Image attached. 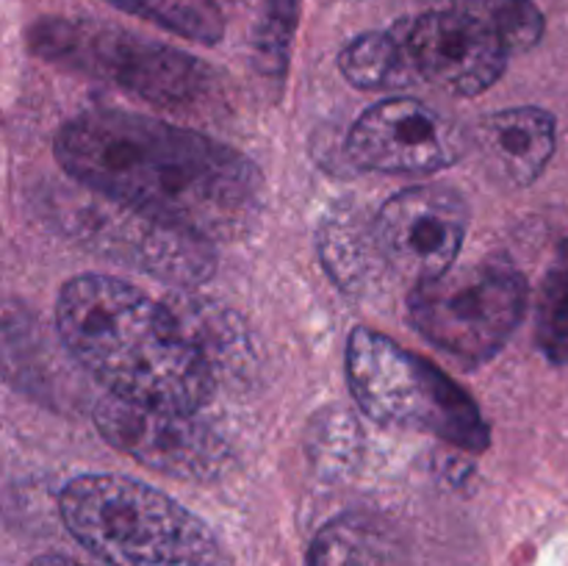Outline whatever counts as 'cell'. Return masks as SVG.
Instances as JSON below:
<instances>
[{
  "label": "cell",
  "instance_id": "19",
  "mask_svg": "<svg viewBox=\"0 0 568 566\" xmlns=\"http://www.w3.org/2000/svg\"><path fill=\"white\" fill-rule=\"evenodd\" d=\"M303 0H264L253 37L255 67L266 78H283L292 55V39L297 31Z\"/></svg>",
  "mask_w": 568,
  "mask_h": 566
},
{
  "label": "cell",
  "instance_id": "10",
  "mask_svg": "<svg viewBox=\"0 0 568 566\" xmlns=\"http://www.w3.org/2000/svg\"><path fill=\"white\" fill-rule=\"evenodd\" d=\"M419 81L458 98L491 89L505 72L510 53L477 17L464 9L425 11L394 22Z\"/></svg>",
  "mask_w": 568,
  "mask_h": 566
},
{
  "label": "cell",
  "instance_id": "18",
  "mask_svg": "<svg viewBox=\"0 0 568 566\" xmlns=\"http://www.w3.org/2000/svg\"><path fill=\"white\" fill-rule=\"evenodd\" d=\"M455 6L477 17L510 55L536 48L547 28L541 9L532 0H458Z\"/></svg>",
  "mask_w": 568,
  "mask_h": 566
},
{
  "label": "cell",
  "instance_id": "20",
  "mask_svg": "<svg viewBox=\"0 0 568 566\" xmlns=\"http://www.w3.org/2000/svg\"><path fill=\"white\" fill-rule=\"evenodd\" d=\"M28 566H83V564H78V560L72 558H64V555H42V558L31 560Z\"/></svg>",
  "mask_w": 568,
  "mask_h": 566
},
{
  "label": "cell",
  "instance_id": "2",
  "mask_svg": "<svg viewBox=\"0 0 568 566\" xmlns=\"http://www.w3.org/2000/svg\"><path fill=\"white\" fill-rule=\"evenodd\" d=\"M72 358L109 394L197 414L214 394V364L175 311L109 275H78L55 303Z\"/></svg>",
  "mask_w": 568,
  "mask_h": 566
},
{
  "label": "cell",
  "instance_id": "12",
  "mask_svg": "<svg viewBox=\"0 0 568 566\" xmlns=\"http://www.w3.org/2000/svg\"><path fill=\"white\" fill-rule=\"evenodd\" d=\"M555 117L538 105L494 111L477 125V150L494 175L508 186H530L555 155Z\"/></svg>",
  "mask_w": 568,
  "mask_h": 566
},
{
  "label": "cell",
  "instance_id": "6",
  "mask_svg": "<svg viewBox=\"0 0 568 566\" xmlns=\"http://www.w3.org/2000/svg\"><path fill=\"white\" fill-rule=\"evenodd\" d=\"M527 311V281L503 261L416 283L408 316L416 331L464 364H483L508 344Z\"/></svg>",
  "mask_w": 568,
  "mask_h": 566
},
{
  "label": "cell",
  "instance_id": "11",
  "mask_svg": "<svg viewBox=\"0 0 568 566\" xmlns=\"http://www.w3.org/2000/svg\"><path fill=\"white\" fill-rule=\"evenodd\" d=\"M347 153L361 170L419 175L458 161L460 137L442 111L422 100L388 98L358 117Z\"/></svg>",
  "mask_w": 568,
  "mask_h": 566
},
{
  "label": "cell",
  "instance_id": "4",
  "mask_svg": "<svg viewBox=\"0 0 568 566\" xmlns=\"http://www.w3.org/2000/svg\"><path fill=\"white\" fill-rule=\"evenodd\" d=\"M347 377L361 411L381 425L430 433L464 453H483L491 444L475 400L436 364L383 333H349Z\"/></svg>",
  "mask_w": 568,
  "mask_h": 566
},
{
  "label": "cell",
  "instance_id": "5",
  "mask_svg": "<svg viewBox=\"0 0 568 566\" xmlns=\"http://www.w3.org/2000/svg\"><path fill=\"white\" fill-rule=\"evenodd\" d=\"M28 44L50 64L109 81L166 109L200 105L216 89L214 70L200 59L116 26L87 20H39L28 31Z\"/></svg>",
  "mask_w": 568,
  "mask_h": 566
},
{
  "label": "cell",
  "instance_id": "9",
  "mask_svg": "<svg viewBox=\"0 0 568 566\" xmlns=\"http://www.w3.org/2000/svg\"><path fill=\"white\" fill-rule=\"evenodd\" d=\"M466 228L469 211L464 198L438 183L394 194L375 216L383 261L414 283H427L453 270Z\"/></svg>",
  "mask_w": 568,
  "mask_h": 566
},
{
  "label": "cell",
  "instance_id": "17",
  "mask_svg": "<svg viewBox=\"0 0 568 566\" xmlns=\"http://www.w3.org/2000/svg\"><path fill=\"white\" fill-rule=\"evenodd\" d=\"M536 338L552 364L568 366V233L538 294Z\"/></svg>",
  "mask_w": 568,
  "mask_h": 566
},
{
  "label": "cell",
  "instance_id": "16",
  "mask_svg": "<svg viewBox=\"0 0 568 566\" xmlns=\"http://www.w3.org/2000/svg\"><path fill=\"white\" fill-rule=\"evenodd\" d=\"M109 3L192 42L214 44L225 33V17L216 0H109Z\"/></svg>",
  "mask_w": 568,
  "mask_h": 566
},
{
  "label": "cell",
  "instance_id": "14",
  "mask_svg": "<svg viewBox=\"0 0 568 566\" xmlns=\"http://www.w3.org/2000/svg\"><path fill=\"white\" fill-rule=\"evenodd\" d=\"M338 67L353 87L369 89V92L405 89L419 83L403 37L394 26L386 31H369L353 39L338 55Z\"/></svg>",
  "mask_w": 568,
  "mask_h": 566
},
{
  "label": "cell",
  "instance_id": "8",
  "mask_svg": "<svg viewBox=\"0 0 568 566\" xmlns=\"http://www.w3.org/2000/svg\"><path fill=\"white\" fill-rule=\"evenodd\" d=\"M92 420L111 447L161 475L209 483L233 464L225 438L189 411L153 408L109 394L94 405Z\"/></svg>",
  "mask_w": 568,
  "mask_h": 566
},
{
  "label": "cell",
  "instance_id": "1",
  "mask_svg": "<svg viewBox=\"0 0 568 566\" xmlns=\"http://www.w3.org/2000/svg\"><path fill=\"white\" fill-rule=\"evenodd\" d=\"M55 159L81 186L205 242L247 236L264 211V181L247 155L153 117H75L55 137Z\"/></svg>",
  "mask_w": 568,
  "mask_h": 566
},
{
  "label": "cell",
  "instance_id": "15",
  "mask_svg": "<svg viewBox=\"0 0 568 566\" xmlns=\"http://www.w3.org/2000/svg\"><path fill=\"white\" fill-rule=\"evenodd\" d=\"M397 544L369 516L347 514L316 533L308 566H394Z\"/></svg>",
  "mask_w": 568,
  "mask_h": 566
},
{
  "label": "cell",
  "instance_id": "3",
  "mask_svg": "<svg viewBox=\"0 0 568 566\" xmlns=\"http://www.w3.org/2000/svg\"><path fill=\"white\" fill-rule=\"evenodd\" d=\"M78 544L109 566H220V544L200 516L125 475H81L59 497Z\"/></svg>",
  "mask_w": 568,
  "mask_h": 566
},
{
  "label": "cell",
  "instance_id": "7",
  "mask_svg": "<svg viewBox=\"0 0 568 566\" xmlns=\"http://www.w3.org/2000/svg\"><path fill=\"white\" fill-rule=\"evenodd\" d=\"M50 214L72 242L159 281L194 286L214 275L216 255L211 242L89 186L59 192Z\"/></svg>",
  "mask_w": 568,
  "mask_h": 566
},
{
  "label": "cell",
  "instance_id": "13",
  "mask_svg": "<svg viewBox=\"0 0 568 566\" xmlns=\"http://www.w3.org/2000/svg\"><path fill=\"white\" fill-rule=\"evenodd\" d=\"M320 255L333 281L349 294H361L372 286L377 261H383L377 244L375 222L366 225L358 209H336L320 225ZM386 264V261H383Z\"/></svg>",
  "mask_w": 568,
  "mask_h": 566
}]
</instances>
